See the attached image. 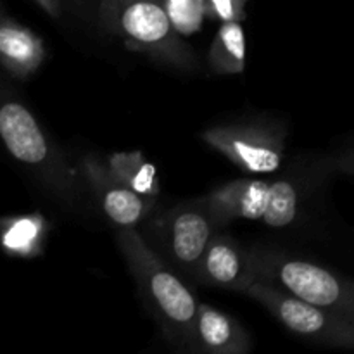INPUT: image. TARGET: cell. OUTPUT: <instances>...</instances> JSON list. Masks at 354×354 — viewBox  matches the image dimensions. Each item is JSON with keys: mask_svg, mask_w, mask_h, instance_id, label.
<instances>
[{"mask_svg": "<svg viewBox=\"0 0 354 354\" xmlns=\"http://www.w3.org/2000/svg\"><path fill=\"white\" fill-rule=\"evenodd\" d=\"M297 190L289 180L270 183L263 220L272 228H286L297 218Z\"/></svg>", "mask_w": 354, "mask_h": 354, "instance_id": "cell-15", "label": "cell"}, {"mask_svg": "<svg viewBox=\"0 0 354 354\" xmlns=\"http://www.w3.org/2000/svg\"><path fill=\"white\" fill-rule=\"evenodd\" d=\"M196 279L204 286L221 287L239 292H242L245 286L256 280L251 256H245L237 242L232 241L230 237L218 234L204 252Z\"/></svg>", "mask_w": 354, "mask_h": 354, "instance_id": "cell-9", "label": "cell"}, {"mask_svg": "<svg viewBox=\"0 0 354 354\" xmlns=\"http://www.w3.org/2000/svg\"><path fill=\"white\" fill-rule=\"evenodd\" d=\"M209 64L220 75H239L245 66V35L239 21L221 23L209 48Z\"/></svg>", "mask_w": 354, "mask_h": 354, "instance_id": "cell-13", "label": "cell"}, {"mask_svg": "<svg viewBox=\"0 0 354 354\" xmlns=\"http://www.w3.org/2000/svg\"><path fill=\"white\" fill-rule=\"evenodd\" d=\"M118 244L142 296L173 342L196 348V318L199 303L192 290L171 272L165 259L152 251L138 230L127 227L118 235Z\"/></svg>", "mask_w": 354, "mask_h": 354, "instance_id": "cell-1", "label": "cell"}, {"mask_svg": "<svg viewBox=\"0 0 354 354\" xmlns=\"http://www.w3.org/2000/svg\"><path fill=\"white\" fill-rule=\"evenodd\" d=\"M337 348L354 349V320H346L341 335H339Z\"/></svg>", "mask_w": 354, "mask_h": 354, "instance_id": "cell-19", "label": "cell"}, {"mask_svg": "<svg viewBox=\"0 0 354 354\" xmlns=\"http://www.w3.org/2000/svg\"><path fill=\"white\" fill-rule=\"evenodd\" d=\"M203 140L249 175H268L283 161V133L261 123H232L207 128Z\"/></svg>", "mask_w": 354, "mask_h": 354, "instance_id": "cell-5", "label": "cell"}, {"mask_svg": "<svg viewBox=\"0 0 354 354\" xmlns=\"http://www.w3.org/2000/svg\"><path fill=\"white\" fill-rule=\"evenodd\" d=\"M245 3L248 0H206V12L220 23L245 19Z\"/></svg>", "mask_w": 354, "mask_h": 354, "instance_id": "cell-18", "label": "cell"}, {"mask_svg": "<svg viewBox=\"0 0 354 354\" xmlns=\"http://www.w3.org/2000/svg\"><path fill=\"white\" fill-rule=\"evenodd\" d=\"M162 3L180 37L197 33L207 16L206 0H162Z\"/></svg>", "mask_w": 354, "mask_h": 354, "instance_id": "cell-17", "label": "cell"}, {"mask_svg": "<svg viewBox=\"0 0 354 354\" xmlns=\"http://www.w3.org/2000/svg\"><path fill=\"white\" fill-rule=\"evenodd\" d=\"M111 171L130 189L140 196L156 197L159 194V178L154 165L142 156V152H118L107 159Z\"/></svg>", "mask_w": 354, "mask_h": 354, "instance_id": "cell-14", "label": "cell"}, {"mask_svg": "<svg viewBox=\"0 0 354 354\" xmlns=\"http://www.w3.org/2000/svg\"><path fill=\"white\" fill-rule=\"evenodd\" d=\"M242 294L261 303L292 334L328 346H337L339 335L348 320L261 280H252L242 289Z\"/></svg>", "mask_w": 354, "mask_h": 354, "instance_id": "cell-7", "label": "cell"}, {"mask_svg": "<svg viewBox=\"0 0 354 354\" xmlns=\"http://www.w3.org/2000/svg\"><path fill=\"white\" fill-rule=\"evenodd\" d=\"M44 221L38 216H21L3 225V248L10 254L31 256L40 252Z\"/></svg>", "mask_w": 354, "mask_h": 354, "instance_id": "cell-16", "label": "cell"}, {"mask_svg": "<svg viewBox=\"0 0 354 354\" xmlns=\"http://www.w3.org/2000/svg\"><path fill=\"white\" fill-rule=\"evenodd\" d=\"M194 349L209 354H244L251 349V339L234 318L201 303L196 318Z\"/></svg>", "mask_w": 354, "mask_h": 354, "instance_id": "cell-11", "label": "cell"}, {"mask_svg": "<svg viewBox=\"0 0 354 354\" xmlns=\"http://www.w3.org/2000/svg\"><path fill=\"white\" fill-rule=\"evenodd\" d=\"M254 279L272 283L313 306L354 320V282L315 263L280 252H252Z\"/></svg>", "mask_w": 354, "mask_h": 354, "instance_id": "cell-2", "label": "cell"}, {"mask_svg": "<svg viewBox=\"0 0 354 354\" xmlns=\"http://www.w3.org/2000/svg\"><path fill=\"white\" fill-rule=\"evenodd\" d=\"M100 16L128 47L166 64L192 66V55L180 41L162 0H100Z\"/></svg>", "mask_w": 354, "mask_h": 354, "instance_id": "cell-3", "label": "cell"}, {"mask_svg": "<svg viewBox=\"0 0 354 354\" xmlns=\"http://www.w3.org/2000/svg\"><path fill=\"white\" fill-rule=\"evenodd\" d=\"M270 182L242 178L214 189L204 204L218 225L235 220H263Z\"/></svg>", "mask_w": 354, "mask_h": 354, "instance_id": "cell-10", "label": "cell"}, {"mask_svg": "<svg viewBox=\"0 0 354 354\" xmlns=\"http://www.w3.org/2000/svg\"><path fill=\"white\" fill-rule=\"evenodd\" d=\"M0 135L14 159L45 176V182L55 187L61 196H71L73 178L64 159L50 144L30 109L16 100L3 102L0 109Z\"/></svg>", "mask_w": 354, "mask_h": 354, "instance_id": "cell-4", "label": "cell"}, {"mask_svg": "<svg viewBox=\"0 0 354 354\" xmlns=\"http://www.w3.org/2000/svg\"><path fill=\"white\" fill-rule=\"evenodd\" d=\"M341 168L344 169V171L351 173V175H354V151L349 152L348 156H344L341 161Z\"/></svg>", "mask_w": 354, "mask_h": 354, "instance_id": "cell-21", "label": "cell"}, {"mask_svg": "<svg viewBox=\"0 0 354 354\" xmlns=\"http://www.w3.org/2000/svg\"><path fill=\"white\" fill-rule=\"evenodd\" d=\"M83 176L92 189L97 203L100 204L106 216L118 227H135L147 214L149 197L140 196L133 189L121 182L109 165L88 156L83 159Z\"/></svg>", "mask_w": 354, "mask_h": 354, "instance_id": "cell-8", "label": "cell"}, {"mask_svg": "<svg viewBox=\"0 0 354 354\" xmlns=\"http://www.w3.org/2000/svg\"><path fill=\"white\" fill-rule=\"evenodd\" d=\"M38 6L44 10H47L52 17H57L61 12V6H59V0H37Z\"/></svg>", "mask_w": 354, "mask_h": 354, "instance_id": "cell-20", "label": "cell"}, {"mask_svg": "<svg viewBox=\"0 0 354 354\" xmlns=\"http://www.w3.org/2000/svg\"><path fill=\"white\" fill-rule=\"evenodd\" d=\"M44 44L28 28L3 16L0 26V57L7 71L16 78H28L44 61Z\"/></svg>", "mask_w": 354, "mask_h": 354, "instance_id": "cell-12", "label": "cell"}, {"mask_svg": "<svg viewBox=\"0 0 354 354\" xmlns=\"http://www.w3.org/2000/svg\"><path fill=\"white\" fill-rule=\"evenodd\" d=\"M218 223L203 203L180 204L158 223L159 248L166 258L185 273L196 277Z\"/></svg>", "mask_w": 354, "mask_h": 354, "instance_id": "cell-6", "label": "cell"}]
</instances>
